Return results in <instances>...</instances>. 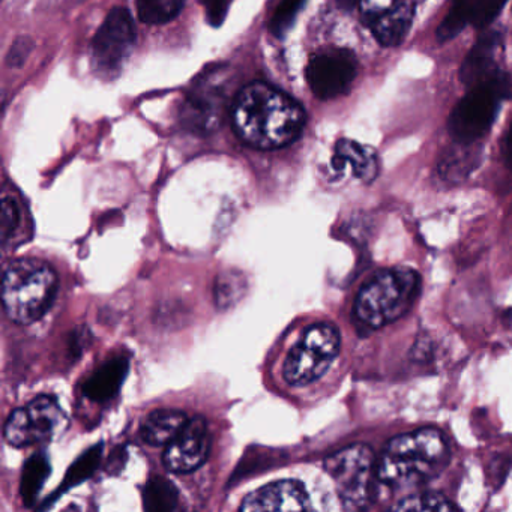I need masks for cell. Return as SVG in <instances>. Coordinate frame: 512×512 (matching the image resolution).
<instances>
[{"label": "cell", "mask_w": 512, "mask_h": 512, "mask_svg": "<svg viewBox=\"0 0 512 512\" xmlns=\"http://www.w3.org/2000/svg\"><path fill=\"white\" fill-rule=\"evenodd\" d=\"M20 209L14 199L5 197L2 202V239L4 242L13 235L14 230L19 227Z\"/></svg>", "instance_id": "cell-24"}, {"label": "cell", "mask_w": 512, "mask_h": 512, "mask_svg": "<svg viewBox=\"0 0 512 512\" xmlns=\"http://www.w3.org/2000/svg\"><path fill=\"white\" fill-rule=\"evenodd\" d=\"M139 19L146 25H166L184 7V0H136Z\"/></svg>", "instance_id": "cell-21"}, {"label": "cell", "mask_w": 512, "mask_h": 512, "mask_svg": "<svg viewBox=\"0 0 512 512\" xmlns=\"http://www.w3.org/2000/svg\"><path fill=\"white\" fill-rule=\"evenodd\" d=\"M340 334L329 323H316L305 329L284 362V380L301 388L319 380L340 353Z\"/></svg>", "instance_id": "cell-7"}, {"label": "cell", "mask_w": 512, "mask_h": 512, "mask_svg": "<svg viewBox=\"0 0 512 512\" xmlns=\"http://www.w3.org/2000/svg\"><path fill=\"white\" fill-rule=\"evenodd\" d=\"M310 508L305 485L296 479L271 482L245 497L241 511H305Z\"/></svg>", "instance_id": "cell-14"}, {"label": "cell", "mask_w": 512, "mask_h": 512, "mask_svg": "<svg viewBox=\"0 0 512 512\" xmlns=\"http://www.w3.org/2000/svg\"><path fill=\"white\" fill-rule=\"evenodd\" d=\"M58 287V275L43 260H16L4 274L5 313L17 325H31L46 316Z\"/></svg>", "instance_id": "cell-3"}, {"label": "cell", "mask_w": 512, "mask_h": 512, "mask_svg": "<svg viewBox=\"0 0 512 512\" xmlns=\"http://www.w3.org/2000/svg\"><path fill=\"white\" fill-rule=\"evenodd\" d=\"M338 4H340L341 7L350 10V8L356 7V5L361 4V0H338Z\"/></svg>", "instance_id": "cell-29"}, {"label": "cell", "mask_w": 512, "mask_h": 512, "mask_svg": "<svg viewBox=\"0 0 512 512\" xmlns=\"http://www.w3.org/2000/svg\"><path fill=\"white\" fill-rule=\"evenodd\" d=\"M511 94V80L500 71L472 86L449 116V133L455 142L475 143L487 134L499 113L500 103Z\"/></svg>", "instance_id": "cell-5"}, {"label": "cell", "mask_w": 512, "mask_h": 512, "mask_svg": "<svg viewBox=\"0 0 512 512\" xmlns=\"http://www.w3.org/2000/svg\"><path fill=\"white\" fill-rule=\"evenodd\" d=\"M448 461V440L442 431L422 428L394 437L386 445L377 463V475L389 487H413L439 475Z\"/></svg>", "instance_id": "cell-2"}, {"label": "cell", "mask_w": 512, "mask_h": 512, "mask_svg": "<svg viewBox=\"0 0 512 512\" xmlns=\"http://www.w3.org/2000/svg\"><path fill=\"white\" fill-rule=\"evenodd\" d=\"M332 167L337 172H344L349 167L355 178L370 184L379 175V158L370 146L361 145L355 140L341 139L335 145Z\"/></svg>", "instance_id": "cell-17"}, {"label": "cell", "mask_w": 512, "mask_h": 512, "mask_svg": "<svg viewBox=\"0 0 512 512\" xmlns=\"http://www.w3.org/2000/svg\"><path fill=\"white\" fill-rule=\"evenodd\" d=\"M304 4L305 0H281L280 7L275 10L269 23V29L275 37L283 38L287 34Z\"/></svg>", "instance_id": "cell-23"}, {"label": "cell", "mask_w": 512, "mask_h": 512, "mask_svg": "<svg viewBox=\"0 0 512 512\" xmlns=\"http://www.w3.org/2000/svg\"><path fill=\"white\" fill-rule=\"evenodd\" d=\"M211 448L208 424L202 416L188 419L181 433L167 445L164 451V466L175 473H190L199 469Z\"/></svg>", "instance_id": "cell-13"}, {"label": "cell", "mask_w": 512, "mask_h": 512, "mask_svg": "<svg viewBox=\"0 0 512 512\" xmlns=\"http://www.w3.org/2000/svg\"><path fill=\"white\" fill-rule=\"evenodd\" d=\"M421 277L410 268L377 272L361 290L355 302V316L362 325L379 329L403 317L416 301Z\"/></svg>", "instance_id": "cell-4"}, {"label": "cell", "mask_w": 512, "mask_h": 512, "mask_svg": "<svg viewBox=\"0 0 512 512\" xmlns=\"http://www.w3.org/2000/svg\"><path fill=\"white\" fill-rule=\"evenodd\" d=\"M127 373V362L115 361L101 367L98 373L86 385V394L94 400H106L112 397L121 386L124 374Z\"/></svg>", "instance_id": "cell-20"}, {"label": "cell", "mask_w": 512, "mask_h": 512, "mask_svg": "<svg viewBox=\"0 0 512 512\" xmlns=\"http://www.w3.org/2000/svg\"><path fill=\"white\" fill-rule=\"evenodd\" d=\"M508 0H452L448 16L437 29V40H454L467 26L484 28L490 25Z\"/></svg>", "instance_id": "cell-15"}, {"label": "cell", "mask_w": 512, "mask_h": 512, "mask_svg": "<svg viewBox=\"0 0 512 512\" xmlns=\"http://www.w3.org/2000/svg\"><path fill=\"white\" fill-rule=\"evenodd\" d=\"M31 41L28 38L25 40L16 41L13 47H11L10 55H8V64L11 67H20L23 62L28 58L29 53H31Z\"/></svg>", "instance_id": "cell-27"}, {"label": "cell", "mask_w": 512, "mask_h": 512, "mask_svg": "<svg viewBox=\"0 0 512 512\" xmlns=\"http://www.w3.org/2000/svg\"><path fill=\"white\" fill-rule=\"evenodd\" d=\"M232 122L236 134L257 149H278L299 139L305 112L292 97L268 83L245 86L233 101Z\"/></svg>", "instance_id": "cell-1"}, {"label": "cell", "mask_w": 512, "mask_h": 512, "mask_svg": "<svg viewBox=\"0 0 512 512\" xmlns=\"http://www.w3.org/2000/svg\"><path fill=\"white\" fill-rule=\"evenodd\" d=\"M325 470L337 484L341 502L347 509H365L377 496V464L373 451L365 445H352L329 455Z\"/></svg>", "instance_id": "cell-6"}, {"label": "cell", "mask_w": 512, "mask_h": 512, "mask_svg": "<svg viewBox=\"0 0 512 512\" xmlns=\"http://www.w3.org/2000/svg\"><path fill=\"white\" fill-rule=\"evenodd\" d=\"M67 425V415L55 397L40 395L14 410L5 424V439L16 448L35 445L59 436Z\"/></svg>", "instance_id": "cell-9"}, {"label": "cell", "mask_w": 512, "mask_h": 512, "mask_svg": "<svg viewBox=\"0 0 512 512\" xmlns=\"http://www.w3.org/2000/svg\"><path fill=\"white\" fill-rule=\"evenodd\" d=\"M230 277V287L229 283H227L226 278L221 277L217 283V299L218 304L220 305H229L232 298H238L235 296V293L232 292L233 287L239 286L241 283L242 277L241 275L229 274Z\"/></svg>", "instance_id": "cell-26"}, {"label": "cell", "mask_w": 512, "mask_h": 512, "mask_svg": "<svg viewBox=\"0 0 512 512\" xmlns=\"http://www.w3.org/2000/svg\"><path fill=\"white\" fill-rule=\"evenodd\" d=\"M202 5L209 25L220 28L226 20L230 0H202Z\"/></svg>", "instance_id": "cell-25"}, {"label": "cell", "mask_w": 512, "mask_h": 512, "mask_svg": "<svg viewBox=\"0 0 512 512\" xmlns=\"http://www.w3.org/2000/svg\"><path fill=\"white\" fill-rule=\"evenodd\" d=\"M356 73L358 61L350 50L325 49L311 56L305 76L319 100H334L349 91Z\"/></svg>", "instance_id": "cell-11"}, {"label": "cell", "mask_w": 512, "mask_h": 512, "mask_svg": "<svg viewBox=\"0 0 512 512\" xmlns=\"http://www.w3.org/2000/svg\"><path fill=\"white\" fill-rule=\"evenodd\" d=\"M359 8L362 22L383 47L400 46L415 16L410 0H361Z\"/></svg>", "instance_id": "cell-12"}, {"label": "cell", "mask_w": 512, "mask_h": 512, "mask_svg": "<svg viewBox=\"0 0 512 512\" xmlns=\"http://www.w3.org/2000/svg\"><path fill=\"white\" fill-rule=\"evenodd\" d=\"M392 509L394 511H454L458 506L446 499L443 494L428 491V493L406 497L395 503Z\"/></svg>", "instance_id": "cell-22"}, {"label": "cell", "mask_w": 512, "mask_h": 512, "mask_svg": "<svg viewBox=\"0 0 512 512\" xmlns=\"http://www.w3.org/2000/svg\"><path fill=\"white\" fill-rule=\"evenodd\" d=\"M188 418L184 412L176 409H158L149 413L142 424V439L151 446L169 445L176 439Z\"/></svg>", "instance_id": "cell-19"}, {"label": "cell", "mask_w": 512, "mask_h": 512, "mask_svg": "<svg viewBox=\"0 0 512 512\" xmlns=\"http://www.w3.org/2000/svg\"><path fill=\"white\" fill-rule=\"evenodd\" d=\"M136 44V26L127 8L116 7L107 14L95 34L91 46V61L95 73L113 79L121 73Z\"/></svg>", "instance_id": "cell-8"}, {"label": "cell", "mask_w": 512, "mask_h": 512, "mask_svg": "<svg viewBox=\"0 0 512 512\" xmlns=\"http://www.w3.org/2000/svg\"><path fill=\"white\" fill-rule=\"evenodd\" d=\"M503 155H505L506 164H508L509 169L512 170V124L511 127H509L508 136H506Z\"/></svg>", "instance_id": "cell-28"}, {"label": "cell", "mask_w": 512, "mask_h": 512, "mask_svg": "<svg viewBox=\"0 0 512 512\" xmlns=\"http://www.w3.org/2000/svg\"><path fill=\"white\" fill-rule=\"evenodd\" d=\"M220 74V68H217L214 73L203 76L182 107V124L193 133L208 136L223 124L229 92L227 86H223V80L218 79Z\"/></svg>", "instance_id": "cell-10"}, {"label": "cell", "mask_w": 512, "mask_h": 512, "mask_svg": "<svg viewBox=\"0 0 512 512\" xmlns=\"http://www.w3.org/2000/svg\"><path fill=\"white\" fill-rule=\"evenodd\" d=\"M482 148L475 143L455 142L442 152L439 158V173L445 181L461 182L479 166Z\"/></svg>", "instance_id": "cell-18"}, {"label": "cell", "mask_w": 512, "mask_h": 512, "mask_svg": "<svg viewBox=\"0 0 512 512\" xmlns=\"http://www.w3.org/2000/svg\"><path fill=\"white\" fill-rule=\"evenodd\" d=\"M500 41V35L493 31L485 32L479 37L461 65L460 79L464 85L472 88L500 73L497 65Z\"/></svg>", "instance_id": "cell-16"}]
</instances>
